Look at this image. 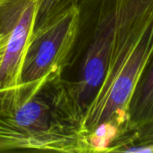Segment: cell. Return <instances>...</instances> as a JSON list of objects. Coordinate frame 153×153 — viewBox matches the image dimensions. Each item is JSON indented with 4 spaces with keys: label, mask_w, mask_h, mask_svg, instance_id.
Returning <instances> with one entry per match:
<instances>
[{
    "label": "cell",
    "mask_w": 153,
    "mask_h": 153,
    "mask_svg": "<svg viewBox=\"0 0 153 153\" xmlns=\"http://www.w3.org/2000/svg\"><path fill=\"white\" fill-rule=\"evenodd\" d=\"M79 22L77 5L34 29L25 49L20 85L41 90L62 78L76 42Z\"/></svg>",
    "instance_id": "cell-4"
},
{
    "label": "cell",
    "mask_w": 153,
    "mask_h": 153,
    "mask_svg": "<svg viewBox=\"0 0 153 153\" xmlns=\"http://www.w3.org/2000/svg\"><path fill=\"white\" fill-rule=\"evenodd\" d=\"M83 118L63 78L41 90L19 85L0 91V152H93Z\"/></svg>",
    "instance_id": "cell-2"
},
{
    "label": "cell",
    "mask_w": 153,
    "mask_h": 153,
    "mask_svg": "<svg viewBox=\"0 0 153 153\" xmlns=\"http://www.w3.org/2000/svg\"><path fill=\"white\" fill-rule=\"evenodd\" d=\"M80 1L81 0H38L35 28L48 23L59 14L77 6Z\"/></svg>",
    "instance_id": "cell-6"
},
{
    "label": "cell",
    "mask_w": 153,
    "mask_h": 153,
    "mask_svg": "<svg viewBox=\"0 0 153 153\" xmlns=\"http://www.w3.org/2000/svg\"><path fill=\"white\" fill-rule=\"evenodd\" d=\"M117 3L118 0H81L78 4L79 30L72 53L77 67L74 78L67 82L83 117L100 91L108 73L114 41Z\"/></svg>",
    "instance_id": "cell-3"
},
{
    "label": "cell",
    "mask_w": 153,
    "mask_h": 153,
    "mask_svg": "<svg viewBox=\"0 0 153 153\" xmlns=\"http://www.w3.org/2000/svg\"><path fill=\"white\" fill-rule=\"evenodd\" d=\"M126 134L124 146L153 141V53L142 70L128 103Z\"/></svg>",
    "instance_id": "cell-5"
},
{
    "label": "cell",
    "mask_w": 153,
    "mask_h": 153,
    "mask_svg": "<svg viewBox=\"0 0 153 153\" xmlns=\"http://www.w3.org/2000/svg\"><path fill=\"white\" fill-rule=\"evenodd\" d=\"M153 53V0H118L110 62L83 130L93 152H114L126 134L128 103Z\"/></svg>",
    "instance_id": "cell-1"
},
{
    "label": "cell",
    "mask_w": 153,
    "mask_h": 153,
    "mask_svg": "<svg viewBox=\"0 0 153 153\" xmlns=\"http://www.w3.org/2000/svg\"><path fill=\"white\" fill-rule=\"evenodd\" d=\"M117 152H134V153H153V141L149 143H137L127 145L119 148Z\"/></svg>",
    "instance_id": "cell-7"
}]
</instances>
